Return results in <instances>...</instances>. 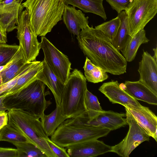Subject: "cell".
Segmentation results:
<instances>
[{"label":"cell","instance_id":"obj_1","mask_svg":"<svg viewBox=\"0 0 157 157\" xmlns=\"http://www.w3.org/2000/svg\"><path fill=\"white\" fill-rule=\"evenodd\" d=\"M77 39L81 50L94 64L112 75L126 72L125 59L101 31L88 26L80 31Z\"/></svg>","mask_w":157,"mask_h":157},{"label":"cell","instance_id":"obj_2","mask_svg":"<svg viewBox=\"0 0 157 157\" xmlns=\"http://www.w3.org/2000/svg\"><path fill=\"white\" fill-rule=\"evenodd\" d=\"M27 10L32 28L37 36H45L62 19L63 0H26L22 3Z\"/></svg>","mask_w":157,"mask_h":157},{"label":"cell","instance_id":"obj_3","mask_svg":"<svg viewBox=\"0 0 157 157\" xmlns=\"http://www.w3.org/2000/svg\"><path fill=\"white\" fill-rule=\"evenodd\" d=\"M45 86L36 79L18 92L6 96L3 103L8 110L16 109L27 111L41 119L45 111L52 104L46 99L50 93L45 90Z\"/></svg>","mask_w":157,"mask_h":157},{"label":"cell","instance_id":"obj_4","mask_svg":"<svg viewBox=\"0 0 157 157\" xmlns=\"http://www.w3.org/2000/svg\"><path fill=\"white\" fill-rule=\"evenodd\" d=\"M7 112L9 125L36 146L47 157H57L48 144L46 139L49 137L39 117L30 112L19 109H11Z\"/></svg>","mask_w":157,"mask_h":157},{"label":"cell","instance_id":"obj_5","mask_svg":"<svg viewBox=\"0 0 157 157\" xmlns=\"http://www.w3.org/2000/svg\"><path fill=\"white\" fill-rule=\"evenodd\" d=\"M87 90L85 76L80 71L74 69L64 85L61 96L59 106L63 116L71 118L86 111L85 98Z\"/></svg>","mask_w":157,"mask_h":157},{"label":"cell","instance_id":"obj_6","mask_svg":"<svg viewBox=\"0 0 157 157\" xmlns=\"http://www.w3.org/2000/svg\"><path fill=\"white\" fill-rule=\"evenodd\" d=\"M110 131L101 127L73 123L65 120L51 136L57 145L65 147L87 140L98 139L107 135Z\"/></svg>","mask_w":157,"mask_h":157},{"label":"cell","instance_id":"obj_7","mask_svg":"<svg viewBox=\"0 0 157 157\" xmlns=\"http://www.w3.org/2000/svg\"><path fill=\"white\" fill-rule=\"evenodd\" d=\"M129 34L131 37L144 29L157 12V0H132L127 10Z\"/></svg>","mask_w":157,"mask_h":157},{"label":"cell","instance_id":"obj_8","mask_svg":"<svg viewBox=\"0 0 157 157\" xmlns=\"http://www.w3.org/2000/svg\"><path fill=\"white\" fill-rule=\"evenodd\" d=\"M17 25V37L26 62L35 61L41 49L40 43L32 28L26 9L21 13Z\"/></svg>","mask_w":157,"mask_h":157},{"label":"cell","instance_id":"obj_9","mask_svg":"<svg viewBox=\"0 0 157 157\" xmlns=\"http://www.w3.org/2000/svg\"><path fill=\"white\" fill-rule=\"evenodd\" d=\"M41 48L44 55V60L64 84L67 81L72 69L68 57L59 50L45 36L41 37Z\"/></svg>","mask_w":157,"mask_h":157},{"label":"cell","instance_id":"obj_10","mask_svg":"<svg viewBox=\"0 0 157 157\" xmlns=\"http://www.w3.org/2000/svg\"><path fill=\"white\" fill-rule=\"evenodd\" d=\"M129 130L125 137L119 143L112 146L111 152L122 157H128L141 144L149 141L150 136L137 123L128 109L125 108Z\"/></svg>","mask_w":157,"mask_h":157},{"label":"cell","instance_id":"obj_11","mask_svg":"<svg viewBox=\"0 0 157 157\" xmlns=\"http://www.w3.org/2000/svg\"><path fill=\"white\" fill-rule=\"evenodd\" d=\"M98 90L113 104H119L128 108L139 107L141 105L137 100L121 87L117 81L103 83Z\"/></svg>","mask_w":157,"mask_h":157},{"label":"cell","instance_id":"obj_12","mask_svg":"<svg viewBox=\"0 0 157 157\" xmlns=\"http://www.w3.org/2000/svg\"><path fill=\"white\" fill-rule=\"evenodd\" d=\"M111 147L96 139L73 144L66 148L70 157H94L111 152Z\"/></svg>","mask_w":157,"mask_h":157},{"label":"cell","instance_id":"obj_13","mask_svg":"<svg viewBox=\"0 0 157 157\" xmlns=\"http://www.w3.org/2000/svg\"><path fill=\"white\" fill-rule=\"evenodd\" d=\"M138 71L139 81L157 95V61L147 51H143Z\"/></svg>","mask_w":157,"mask_h":157},{"label":"cell","instance_id":"obj_14","mask_svg":"<svg viewBox=\"0 0 157 157\" xmlns=\"http://www.w3.org/2000/svg\"><path fill=\"white\" fill-rule=\"evenodd\" d=\"M126 108L139 125L157 142V117L155 114L149 108L142 105Z\"/></svg>","mask_w":157,"mask_h":157},{"label":"cell","instance_id":"obj_15","mask_svg":"<svg viewBox=\"0 0 157 157\" xmlns=\"http://www.w3.org/2000/svg\"><path fill=\"white\" fill-rule=\"evenodd\" d=\"M23 0H6L3 4V12L0 18V25L7 32L16 29L18 19L24 7Z\"/></svg>","mask_w":157,"mask_h":157},{"label":"cell","instance_id":"obj_16","mask_svg":"<svg viewBox=\"0 0 157 157\" xmlns=\"http://www.w3.org/2000/svg\"><path fill=\"white\" fill-rule=\"evenodd\" d=\"M88 18L81 10H77L74 6L65 5L62 19L71 34L78 36L80 30H83L89 26Z\"/></svg>","mask_w":157,"mask_h":157},{"label":"cell","instance_id":"obj_17","mask_svg":"<svg viewBox=\"0 0 157 157\" xmlns=\"http://www.w3.org/2000/svg\"><path fill=\"white\" fill-rule=\"evenodd\" d=\"M125 117L126 113L103 110L85 124L101 127L113 131L128 124L126 118L124 117Z\"/></svg>","mask_w":157,"mask_h":157},{"label":"cell","instance_id":"obj_18","mask_svg":"<svg viewBox=\"0 0 157 157\" xmlns=\"http://www.w3.org/2000/svg\"><path fill=\"white\" fill-rule=\"evenodd\" d=\"M11 59L6 64L0 66V86L16 77L21 71L26 61L21 46Z\"/></svg>","mask_w":157,"mask_h":157},{"label":"cell","instance_id":"obj_19","mask_svg":"<svg viewBox=\"0 0 157 157\" xmlns=\"http://www.w3.org/2000/svg\"><path fill=\"white\" fill-rule=\"evenodd\" d=\"M43 68L37 78L43 82L51 90L54 97L56 105H59L64 85L53 73L44 60Z\"/></svg>","mask_w":157,"mask_h":157},{"label":"cell","instance_id":"obj_20","mask_svg":"<svg viewBox=\"0 0 157 157\" xmlns=\"http://www.w3.org/2000/svg\"><path fill=\"white\" fill-rule=\"evenodd\" d=\"M124 85L125 87L124 90L136 100L157 105V95L139 81H126Z\"/></svg>","mask_w":157,"mask_h":157},{"label":"cell","instance_id":"obj_21","mask_svg":"<svg viewBox=\"0 0 157 157\" xmlns=\"http://www.w3.org/2000/svg\"><path fill=\"white\" fill-rule=\"evenodd\" d=\"M65 5L77 7L85 13L98 15L105 20L107 17L103 5L104 0H63Z\"/></svg>","mask_w":157,"mask_h":157},{"label":"cell","instance_id":"obj_22","mask_svg":"<svg viewBox=\"0 0 157 157\" xmlns=\"http://www.w3.org/2000/svg\"><path fill=\"white\" fill-rule=\"evenodd\" d=\"M121 23L117 34L111 42L115 48L121 51L125 47L131 38L129 34L128 23L126 12L123 10L118 13Z\"/></svg>","mask_w":157,"mask_h":157},{"label":"cell","instance_id":"obj_23","mask_svg":"<svg viewBox=\"0 0 157 157\" xmlns=\"http://www.w3.org/2000/svg\"><path fill=\"white\" fill-rule=\"evenodd\" d=\"M149 41L144 29L139 31L132 37L125 47L121 51L127 62L134 60L141 45L147 43Z\"/></svg>","mask_w":157,"mask_h":157},{"label":"cell","instance_id":"obj_24","mask_svg":"<svg viewBox=\"0 0 157 157\" xmlns=\"http://www.w3.org/2000/svg\"><path fill=\"white\" fill-rule=\"evenodd\" d=\"M43 61H37L31 69L19 78L15 85L8 92L7 95L18 92L37 79L43 69Z\"/></svg>","mask_w":157,"mask_h":157},{"label":"cell","instance_id":"obj_25","mask_svg":"<svg viewBox=\"0 0 157 157\" xmlns=\"http://www.w3.org/2000/svg\"><path fill=\"white\" fill-rule=\"evenodd\" d=\"M66 119L61 113L59 105H56V109L49 114H44L41 121L47 136H51L58 127Z\"/></svg>","mask_w":157,"mask_h":157},{"label":"cell","instance_id":"obj_26","mask_svg":"<svg viewBox=\"0 0 157 157\" xmlns=\"http://www.w3.org/2000/svg\"><path fill=\"white\" fill-rule=\"evenodd\" d=\"M85 103L86 111L80 114L85 124L95 117L103 110L96 96L87 90L86 92Z\"/></svg>","mask_w":157,"mask_h":157},{"label":"cell","instance_id":"obj_27","mask_svg":"<svg viewBox=\"0 0 157 157\" xmlns=\"http://www.w3.org/2000/svg\"><path fill=\"white\" fill-rule=\"evenodd\" d=\"M83 68L84 76L88 82L98 83L104 81L109 77L107 72L101 67L92 63L87 57Z\"/></svg>","mask_w":157,"mask_h":157},{"label":"cell","instance_id":"obj_28","mask_svg":"<svg viewBox=\"0 0 157 157\" xmlns=\"http://www.w3.org/2000/svg\"><path fill=\"white\" fill-rule=\"evenodd\" d=\"M18 152V157H47L46 154L35 144L29 141L13 144Z\"/></svg>","mask_w":157,"mask_h":157},{"label":"cell","instance_id":"obj_29","mask_svg":"<svg viewBox=\"0 0 157 157\" xmlns=\"http://www.w3.org/2000/svg\"><path fill=\"white\" fill-rule=\"evenodd\" d=\"M0 141H5L13 144L28 141L22 134L8 124L0 130Z\"/></svg>","mask_w":157,"mask_h":157},{"label":"cell","instance_id":"obj_30","mask_svg":"<svg viewBox=\"0 0 157 157\" xmlns=\"http://www.w3.org/2000/svg\"><path fill=\"white\" fill-rule=\"evenodd\" d=\"M121 23V20L117 16L109 21L95 26V28L101 31L112 41L117 34Z\"/></svg>","mask_w":157,"mask_h":157},{"label":"cell","instance_id":"obj_31","mask_svg":"<svg viewBox=\"0 0 157 157\" xmlns=\"http://www.w3.org/2000/svg\"><path fill=\"white\" fill-rule=\"evenodd\" d=\"M19 45L1 44L0 46V66L4 65L12 58L19 48Z\"/></svg>","mask_w":157,"mask_h":157},{"label":"cell","instance_id":"obj_32","mask_svg":"<svg viewBox=\"0 0 157 157\" xmlns=\"http://www.w3.org/2000/svg\"><path fill=\"white\" fill-rule=\"evenodd\" d=\"M32 67V66L30 64H26L21 71L16 77L10 81L0 86V97L3 95L6 96L8 92L15 85L19 78L29 71Z\"/></svg>","mask_w":157,"mask_h":157},{"label":"cell","instance_id":"obj_33","mask_svg":"<svg viewBox=\"0 0 157 157\" xmlns=\"http://www.w3.org/2000/svg\"><path fill=\"white\" fill-rule=\"evenodd\" d=\"M118 13L128 9L132 0H105Z\"/></svg>","mask_w":157,"mask_h":157},{"label":"cell","instance_id":"obj_34","mask_svg":"<svg viewBox=\"0 0 157 157\" xmlns=\"http://www.w3.org/2000/svg\"><path fill=\"white\" fill-rule=\"evenodd\" d=\"M46 140L49 147L57 157H70L64 147L57 145L49 138Z\"/></svg>","mask_w":157,"mask_h":157},{"label":"cell","instance_id":"obj_35","mask_svg":"<svg viewBox=\"0 0 157 157\" xmlns=\"http://www.w3.org/2000/svg\"><path fill=\"white\" fill-rule=\"evenodd\" d=\"M0 157H18L17 149L0 147Z\"/></svg>","mask_w":157,"mask_h":157},{"label":"cell","instance_id":"obj_36","mask_svg":"<svg viewBox=\"0 0 157 157\" xmlns=\"http://www.w3.org/2000/svg\"><path fill=\"white\" fill-rule=\"evenodd\" d=\"M8 117L7 112L0 113V130L8 124Z\"/></svg>","mask_w":157,"mask_h":157},{"label":"cell","instance_id":"obj_37","mask_svg":"<svg viewBox=\"0 0 157 157\" xmlns=\"http://www.w3.org/2000/svg\"><path fill=\"white\" fill-rule=\"evenodd\" d=\"M7 42L6 32L0 25V44H5Z\"/></svg>","mask_w":157,"mask_h":157},{"label":"cell","instance_id":"obj_38","mask_svg":"<svg viewBox=\"0 0 157 157\" xmlns=\"http://www.w3.org/2000/svg\"><path fill=\"white\" fill-rule=\"evenodd\" d=\"M6 95H3L0 97V113L8 111V109L6 107L3 103V101L5 98Z\"/></svg>","mask_w":157,"mask_h":157},{"label":"cell","instance_id":"obj_39","mask_svg":"<svg viewBox=\"0 0 157 157\" xmlns=\"http://www.w3.org/2000/svg\"><path fill=\"white\" fill-rule=\"evenodd\" d=\"M157 47L155 48H153V51L154 52V56H153L154 58L157 61Z\"/></svg>","mask_w":157,"mask_h":157},{"label":"cell","instance_id":"obj_40","mask_svg":"<svg viewBox=\"0 0 157 157\" xmlns=\"http://www.w3.org/2000/svg\"><path fill=\"white\" fill-rule=\"evenodd\" d=\"M3 8V4L2 2H0V18L2 15Z\"/></svg>","mask_w":157,"mask_h":157},{"label":"cell","instance_id":"obj_41","mask_svg":"<svg viewBox=\"0 0 157 157\" xmlns=\"http://www.w3.org/2000/svg\"><path fill=\"white\" fill-rule=\"evenodd\" d=\"M6 0H0V2H2L3 1H5Z\"/></svg>","mask_w":157,"mask_h":157},{"label":"cell","instance_id":"obj_42","mask_svg":"<svg viewBox=\"0 0 157 157\" xmlns=\"http://www.w3.org/2000/svg\"><path fill=\"white\" fill-rule=\"evenodd\" d=\"M1 44H0V46H1Z\"/></svg>","mask_w":157,"mask_h":157}]
</instances>
